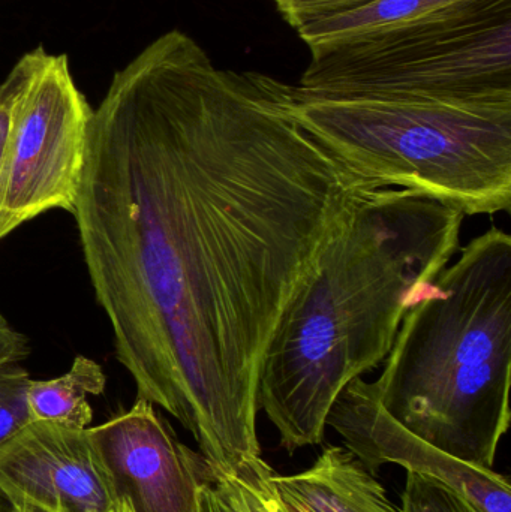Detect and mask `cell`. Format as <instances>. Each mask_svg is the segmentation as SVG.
I'll use <instances>...</instances> for the list:
<instances>
[{
	"label": "cell",
	"mask_w": 511,
	"mask_h": 512,
	"mask_svg": "<svg viewBox=\"0 0 511 512\" xmlns=\"http://www.w3.org/2000/svg\"><path fill=\"white\" fill-rule=\"evenodd\" d=\"M11 511V504H9L8 499L0 493V512H9Z\"/></svg>",
	"instance_id": "21"
},
{
	"label": "cell",
	"mask_w": 511,
	"mask_h": 512,
	"mask_svg": "<svg viewBox=\"0 0 511 512\" xmlns=\"http://www.w3.org/2000/svg\"><path fill=\"white\" fill-rule=\"evenodd\" d=\"M402 512H480L464 496L440 481L407 474L402 492Z\"/></svg>",
	"instance_id": "15"
},
{
	"label": "cell",
	"mask_w": 511,
	"mask_h": 512,
	"mask_svg": "<svg viewBox=\"0 0 511 512\" xmlns=\"http://www.w3.org/2000/svg\"><path fill=\"white\" fill-rule=\"evenodd\" d=\"M89 429L123 507L131 512H201L209 466L177 439L155 405L137 399L128 411Z\"/></svg>",
	"instance_id": "7"
},
{
	"label": "cell",
	"mask_w": 511,
	"mask_h": 512,
	"mask_svg": "<svg viewBox=\"0 0 511 512\" xmlns=\"http://www.w3.org/2000/svg\"><path fill=\"white\" fill-rule=\"evenodd\" d=\"M30 354V342L27 336L15 330L8 319L0 313V369L20 364Z\"/></svg>",
	"instance_id": "17"
},
{
	"label": "cell",
	"mask_w": 511,
	"mask_h": 512,
	"mask_svg": "<svg viewBox=\"0 0 511 512\" xmlns=\"http://www.w3.org/2000/svg\"><path fill=\"white\" fill-rule=\"evenodd\" d=\"M465 0H374L368 5L300 27L309 50L405 26Z\"/></svg>",
	"instance_id": "12"
},
{
	"label": "cell",
	"mask_w": 511,
	"mask_h": 512,
	"mask_svg": "<svg viewBox=\"0 0 511 512\" xmlns=\"http://www.w3.org/2000/svg\"><path fill=\"white\" fill-rule=\"evenodd\" d=\"M276 8L285 21L299 30L306 24L332 15L344 14L351 9L368 5L374 0H275Z\"/></svg>",
	"instance_id": "16"
},
{
	"label": "cell",
	"mask_w": 511,
	"mask_h": 512,
	"mask_svg": "<svg viewBox=\"0 0 511 512\" xmlns=\"http://www.w3.org/2000/svg\"><path fill=\"white\" fill-rule=\"evenodd\" d=\"M11 122L0 165V242L51 210L74 215L92 105L66 54H23L6 75Z\"/></svg>",
	"instance_id": "6"
},
{
	"label": "cell",
	"mask_w": 511,
	"mask_h": 512,
	"mask_svg": "<svg viewBox=\"0 0 511 512\" xmlns=\"http://www.w3.org/2000/svg\"><path fill=\"white\" fill-rule=\"evenodd\" d=\"M29 372L20 364L0 369V450L30 423L27 406Z\"/></svg>",
	"instance_id": "14"
},
{
	"label": "cell",
	"mask_w": 511,
	"mask_h": 512,
	"mask_svg": "<svg viewBox=\"0 0 511 512\" xmlns=\"http://www.w3.org/2000/svg\"><path fill=\"white\" fill-rule=\"evenodd\" d=\"M270 483L291 512H402L377 475L339 445L324 448L299 474L270 472Z\"/></svg>",
	"instance_id": "10"
},
{
	"label": "cell",
	"mask_w": 511,
	"mask_h": 512,
	"mask_svg": "<svg viewBox=\"0 0 511 512\" xmlns=\"http://www.w3.org/2000/svg\"><path fill=\"white\" fill-rule=\"evenodd\" d=\"M9 122H11V92L5 80L0 83V165L8 140Z\"/></svg>",
	"instance_id": "19"
},
{
	"label": "cell",
	"mask_w": 511,
	"mask_h": 512,
	"mask_svg": "<svg viewBox=\"0 0 511 512\" xmlns=\"http://www.w3.org/2000/svg\"><path fill=\"white\" fill-rule=\"evenodd\" d=\"M200 510L201 512H242L213 480L207 481L201 489Z\"/></svg>",
	"instance_id": "18"
},
{
	"label": "cell",
	"mask_w": 511,
	"mask_h": 512,
	"mask_svg": "<svg viewBox=\"0 0 511 512\" xmlns=\"http://www.w3.org/2000/svg\"><path fill=\"white\" fill-rule=\"evenodd\" d=\"M0 493L53 512H131L120 504L90 429L30 421L0 450Z\"/></svg>",
	"instance_id": "9"
},
{
	"label": "cell",
	"mask_w": 511,
	"mask_h": 512,
	"mask_svg": "<svg viewBox=\"0 0 511 512\" xmlns=\"http://www.w3.org/2000/svg\"><path fill=\"white\" fill-rule=\"evenodd\" d=\"M465 215L413 189H375L351 210L282 312L257 405L287 453L321 445L333 403L386 360L405 313L461 246Z\"/></svg>",
	"instance_id": "2"
},
{
	"label": "cell",
	"mask_w": 511,
	"mask_h": 512,
	"mask_svg": "<svg viewBox=\"0 0 511 512\" xmlns=\"http://www.w3.org/2000/svg\"><path fill=\"white\" fill-rule=\"evenodd\" d=\"M264 459L243 465L228 474L213 475V481L242 512H291L276 495Z\"/></svg>",
	"instance_id": "13"
},
{
	"label": "cell",
	"mask_w": 511,
	"mask_h": 512,
	"mask_svg": "<svg viewBox=\"0 0 511 512\" xmlns=\"http://www.w3.org/2000/svg\"><path fill=\"white\" fill-rule=\"evenodd\" d=\"M267 81L282 110L360 179L465 216L510 209L511 101L320 98Z\"/></svg>",
	"instance_id": "4"
},
{
	"label": "cell",
	"mask_w": 511,
	"mask_h": 512,
	"mask_svg": "<svg viewBox=\"0 0 511 512\" xmlns=\"http://www.w3.org/2000/svg\"><path fill=\"white\" fill-rule=\"evenodd\" d=\"M378 188L303 131L267 75L179 29L93 110L74 219L114 354L213 474L263 459L261 363L326 243Z\"/></svg>",
	"instance_id": "1"
},
{
	"label": "cell",
	"mask_w": 511,
	"mask_h": 512,
	"mask_svg": "<svg viewBox=\"0 0 511 512\" xmlns=\"http://www.w3.org/2000/svg\"><path fill=\"white\" fill-rule=\"evenodd\" d=\"M296 89L320 98L511 101V0H465L312 50Z\"/></svg>",
	"instance_id": "5"
},
{
	"label": "cell",
	"mask_w": 511,
	"mask_h": 512,
	"mask_svg": "<svg viewBox=\"0 0 511 512\" xmlns=\"http://www.w3.org/2000/svg\"><path fill=\"white\" fill-rule=\"evenodd\" d=\"M9 512H53L45 508L36 507V505L26 504V502H12Z\"/></svg>",
	"instance_id": "20"
},
{
	"label": "cell",
	"mask_w": 511,
	"mask_h": 512,
	"mask_svg": "<svg viewBox=\"0 0 511 512\" xmlns=\"http://www.w3.org/2000/svg\"><path fill=\"white\" fill-rule=\"evenodd\" d=\"M327 427L341 436L344 447L372 474L387 463L402 466L410 474L440 481L480 512H511L509 478L461 462L408 432L384 411L374 385L362 376L339 394Z\"/></svg>",
	"instance_id": "8"
},
{
	"label": "cell",
	"mask_w": 511,
	"mask_h": 512,
	"mask_svg": "<svg viewBox=\"0 0 511 512\" xmlns=\"http://www.w3.org/2000/svg\"><path fill=\"white\" fill-rule=\"evenodd\" d=\"M510 376L511 237L492 227L405 313L372 385L408 432L492 469L510 429Z\"/></svg>",
	"instance_id": "3"
},
{
	"label": "cell",
	"mask_w": 511,
	"mask_h": 512,
	"mask_svg": "<svg viewBox=\"0 0 511 512\" xmlns=\"http://www.w3.org/2000/svg\"><path fill=\"white\" fill-rule=\"evenodd\" d=\"M107 376L92 358L77 355L71 369L47 381L32 379L27 388L30 421H47L72 429H89L93 420L90 396H101Z\"/></svg>",
	"instance_id": "11"
}]
</instances>
